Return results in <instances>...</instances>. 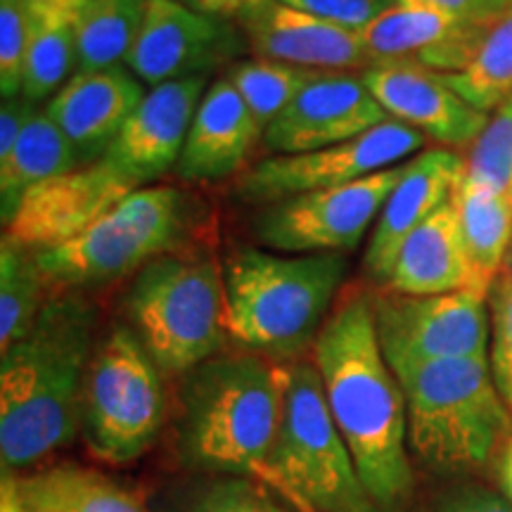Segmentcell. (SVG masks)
<instances>
[{"instance_id": "cell-1", "label": "cell", "mask_w": 512, "mask_h": 512, "mask_svg": "<svg viewBox=\"0 0 512 512\" xmlns=\"http://www.w3.org/2000/svg\"><path fill=\"white\" fill-rule=\"evenodd\" d=\"M337 430L377 508H392L413 489L406 396L384 358L370 292L347 290L313 344Z\"/></svg>"}, {"instance_id": "cell-2", "label": "cell", "mask_w": 512, "mask_h": 512, "mask_svg": "<svg viewBox=\"0 0 512 512\" xmlns=\"http://www.w3.org/2000/svg\"><path fill=\"white\" fill-rule=\"evenodd\" d=\"M98 311L79 292L53 294L34 328L0 356V460L15 475L81 434V396Z\"/></svg>"}, {"instance_id": "cell-3", "label": "cell", "mask_w": 512, "mask_h": 512, "mask_svg": "<svg viewBox=\"0 0 512 512\" xmlns=\"http://www.w3.org/2000/svg\"><path fill=\"white\" fill-rule=\"evenodd\" d=\"M176 446L190 467L261 475L283 418L285 363L240 351L181 375Z\"/></svg>"}, {"instance_id": "cell-4", "label": "cell", "mask_w": 512, "mask_h": 512, "mask_svg": "<svg viewBox=\"0 0 512 512\" xmlns=\"http://www.w3.org/2000/svg\"><path fill=\"white\" fill-rule=\"evenodd\" d=\"M230 339L273 361L313 349L347 275L344 254H283L235 247L223 261Z\"/></svg>"}, {"instance_id": "cell-5", "label": "cell", "mask_w": 512, "mask_h": 512, "mask_svg": "<svg viewBox=\"0 0 512 512\" xmlns=\"http://www.w3.org/2000/svg\"><path fill=\"white\" fill-rule=\"evenodd\" d=\"M408 413V446L441 472L475 470L512 437V413L489 358H448L394 370Z\"/></svg>"}, {"instance_id": "cell-6", "label": "cell", "mask_w": 512, "mask_h": 512, "mask_svg": "<svg viewBox=\"0 0 512 512\" xmlns=\"http://www.w3.org/2000/svg\"><path fill=\"white\" fill-rule=\"evenodd\" d=\"M197 204L174 185H147L124 197L79 238L36 252L53 294L100 290L136 275L159 256L183 252Z\"/></svg>"}, {"instance_id": "cell-7", "label": "cell", "mask_w": 512, "mask_h": 512, "mask_svg": "<svg viewBox=\"0 0 512 512\" xmlns=\"http://www.w3.org/2000/svg\"><path fill=\"white\" fill-rule=\"evenodd\" d=\"M126 325L164 375H185L223 354V268L200 254H166L133 275L124 294Z\"/></svg>"}, {"instance_id": "cell-8", "label": "cell", "mask_w": 512, "mask_h": 512, "mask_svg": "<svg viewBox=\"0 0 512 512\" xmlns=\"http://www.w3.org/2000/svg\"><path fill=\"white\" fill-rule=\"evenodd\" d=\"M256 477L268 479L316 512L375 510L332 418L313 361L285 363L283 418L268 465Z\"/></svg>"}, {"instance_id": "cell-9", "label": "cell", "mask_w": 512, "mask_h": 512, "mask_svg": "<svg viewBox=\"0 0 512 512\" xmlns=\"http://www.w3.org/2000/svg\"><path fill=\"white\" fill-rule=\"evenodd\" d=\"M169 396L162 368L126 323L95 344L81 396V437L95 458L126 465L143 458L162 432Z\"/></svg>"}, {"instance_id": "cell-10", "label": "cell", "mask_w": 512, "mask_h": 512, "mask_svg": "<svg viewBox=\"0 0 512 512\" xmlns=\"http://www.w3.org/2000/svg\"><path fill=\"white\" fill-rule=\"evenodd\" d=\"M406 162L356 183L304 192L266 204L252 219L259 247L283 254H347L382 214Z\"/></svg>"}, {"instance_id": "cell-11", "label": "cell", "mask_w": 512, "mask_h": 512, "mask_svg": "<svg viewBox=\"0 0 512 512\" xmlns=\"http://www.w3.org/2000/svg\"><path fill=\"white\" fill-rule=\"evenodd\" d=\"M370 299L380 347L392 370L448 358H489V294L482 290L427 297L380 290Z\"/></svg>"}, {"instance_id": "cell-12", "label": "cell", "mask_w": 512, "mask_h": 512, "mask_svg": "<svg viewBox=\"0 0 512 512\" xmlns=\"http://www.w3.org/2000/svg\"><path fill=\"white\" fill-rule=\"evenodd\" d=\"M425 140L413 126L389 119L347 143L302 155H271L261 159L240 176L233 195L242 204L266 207L304 192L339 188L401 164L418 152Z\"/></svg>"}, {"instance_id": "cell-13", "label": "cell", "mask_w": 512, "mask_h": 512, "mask_svg": "<svg viewBox=\"0 0 512 512\" xmlns=\"http://www.w3.org/2000/svg\"><path fill=\"white\" fill-rule=\"evenodd\" d=\"M249 43L235 19L190 10L178 0H145V17L126 67L145 86L209 76L242 60Z\"/></svg>"}, {"instance_id": "cell-14", "label": "cell", "mask_w": 512, "mask_h": 512, "mask_svg": "<svg viewBox=\"0 0 512 512\" xmlns=\"http://www.w3.org/2000/svg\"><path fill=\"white\" fill-rule=\"evenodd\" d=\"M136 190H140L138 185L105 159L79 166L29 190L5 226L3 238L31 252L55 249L86 233L114 204Z\"/></svg>"}, {"instance_id": "cell-15", "label": "cell", "mask_w": 512, "mask_h": 512, "mask_svg": "<svg viewBox=\"0 0 512 512\" xmlns=\"http://www.w3.org/2000/svg\"><path fill=\"white\" fill-rule=\"evenodd\" d=\"M361 74L330 72L309 83L264 131L271 155H302L347 143L389 121Z\"/></svg>"}, {"instance_id": "cell-16", "label": "cell", "mask_w": 512, "mask_h": 512, "mask_svg": "<svg viewBox=\"0 0 512 512\" xmlns=\"http://www.w3.org/2000/svg\"><path fill=\"white\" fill-rule=\"evenodd\" d=\"M235 22L254 57L320 72H366L370 67L361 31L342 27L285 0H254Z\"/></svg>"}, {"instance_id": "cell-17", "label": "cell", "mask_w": 512, "mask_h": 512, "mask_svg": "<svg viewBox=\"0 0 512 512\" xmlns=\"http://www.w3.org/2000/svg\"><path fill=\"white\" fill-rule=\"evenodd\" d=\"M209 83V76H192L150 88L121 128L105 162L138 188L174 171Z\"/></svg>"}, {"instance_id": "cell-18", "label": "cell", "mask_w": 512, "mask_h": 512, "mask_svg": "<svg viewBox=\"0 0 512 512\" xmlns=\"http://www.w3.org/2000/svg\"><path fill=\"white\" fill-rule=\"evenodd\" d=\"M491 17L463 22L434 10L396 3L361 29V38L370 67L403 64L434 74H456L472 62Z\"/></svg>"}, {"instance_id": "cell-19", "label": "cell", "mask_w": 512, "mask_h": 512, "mask_svg": "<svg viewBox=\"0 0 512 512\" xmlns=\"http://www.w3.org/2000/svg\"><path fill=\"white\" fill-rule=\"evenodd\" d=\"M361 81L389 117L413 126L439 145L472 147L491 119V114L475 110L425 69L373 64L361 72Z\"/></svg>"}, {"instance_id": "cell-20", "label": "cell", "mask_w": 512, "mask_h": 512, "mask_svg": "<svg viewBox=\"0 0 512 512\" xmlns=\"http://www.w3.org/2000/svg\"><path fill=\"white\" fill-rule=\"evenodd\" d=\"M143 86L124 64L74 74L46 102L48 117L74 145L81 166L105 159L121 128L143 102L147 93Z\"/></svg>"}, {"instance_id": "cell-21", "label": "cell", "mask_w": 512, "mask_h": 512, "mask_svg": "<svg viewBox=\"0 0 512 512\" xmlns=\"http://www.w3.org/2000/svg\"><path fill=\"white\" fill-rule=\"evenodd\" d=\"M463 176L465 159L446 147H434L408 159L399 185L377 216L366 249V273L375 285H387L403 242L446 202H451L453 190Z\"/></svg>"}, {"instance_id": "cell-22", "label": "cell", "mask_w": 512, "mask_h": 512, "mask_svg": "<svg viewBox=\"0 0 512 512\" xmlns=\"http://www.w3.org/2000/svg\"><path fill=\"white\" fill-rule=\"evenodd\" d=\"M264 128L226 76L209 83L174 169L185 183H216L235 176L254 152Z\"/></svg>"}, {"instance_id": "cell-23", "label": "cell", "mask_w": 512, "mask_h": 512, "mask_svg": "<svg viewBox=\"0 0 512 512\" xmlns=\"http://www.w3.org/2000/svg\"><path fill=\"white\" fill-rule=\"evenodd\" d=\"M470 287L482 290L467 256L458 209L451 197V202H446L437 214H432L408 235L396 254L387 285L380 290L427 297V294H446L470 290Z\"/></svg>"}, {"instance_id": "cell-24", "label": "cell", "mask_w": 512, "mask_h": 512, "mask_svg": "<svg viewBox=\"0 0 512 512\" xmlns=\"http://www.w3.org/2000/svg\"><path fill=\"white\" fill-rule=\"evenodd\" d=\"M22 512H147L124 484L91 467L60 463L34 475L17 477Z\"/></svg>"}, {"instance_id": "cell-25", "label": "cell", "mask_w": 512, "mask_h": 512, "mask_svg": "<svg viewBox=\"0 0 512 512\" xmlns=\"http://www.w3.org/2000/svg\"><path fill=\"white\" fill-rule=\"evenodd\" d=\"M86 0H31V29L24 98L48 102L79 67V15Z\"/></svg>"}, {"instance_id": "cell-26", "label": "cell", "mask_w": 512, "mask_h": 512, "mask_svg": "<svg viewBox=\"0 0 512 512\" xmlns=\"http://www.w3.org/2000/svg\"><path fill=\"white\" fill-rule=\"evenodd\" d=\"M453 204L477 285L489 292L505 271L512 247V192H498L463 176L453 190Z\"/></svg>"}, {"instance_id": "cell-27", "label": "cell", "mask_w": 512, "mask_h": 512, "mask_svg": "<svg viewBox=\"0 0 512 512\" xmlns=\"http://www.w3.org/2000/svg\"><path fill=\"white\" fill-rule=\"evenodd\" d=\"M79 155L60 126L48 117L46 110H38L12 155L0 164V219L8 226L12 216L29 190L79 169Z\"/></svg>"}, {"instance_id": "cell-28", "label": "cell", "mask_w": 512, "mask_h": 512, "mask_svg": "<svg viewBox=\"0 0 512 512\" xmlns=\"http://www.w3.org/2000/svg\"><path fill=\"white\" fill-rule=\"evenodd\" d=\"M479 112L494 114L512 98V5L491 17L475 57L463 72L437 74Z\"/></svg>"}, {"instance_id": "cell-29", "label": "cell", "mask_w": 512, "mask_h": 512, "mask_svg": "<svg viewBox=\"0 0 512 512\" xmlns=\"http://www.w3.org/2000/svg\"><path fill=\"white\" fill-rule=\"evenodd\" d=\"M145 0H86L79 15V72L124 67L136 46Z\"/></svg>"}, {"instance_id": "cell-30", "label": "cell", "mask_w": 512, "mask_h": 512, "mask_svg": "<svg viewBox=\"0 0 512 512\" xmlns=\"http://www.w3.org/2000/svg\"><path fill=\"white\" fill-rule=\"evenodd\" d=\"M53 297L36 252L10 238L0 242V354L34 328L38 313Z\"/></svg>"}, {"instance_id": "cell-31", "label": "cell", "mask_w": 512, "mask_h": 512, "mask_svg": "<svg viewBox=\"0 0 512 512\" xmlns=\"http://www.w3.org/2000/svg\"><path fill=\"white\" fill-rule=\"evenodd\" d=\"M320 69H306L297 64L266 60V57H242L226 69V79L245 100L249 112L264 128L285 110L290 102L313 81L323 79Z\"/></svg>"}, {"instance_id": "cell-32", "label": "cell", "mask_w": 512, "mask_h": 512, "mask_svg": "<svg viewBox=\"0 0 512 512\" xmlns=\"http://www.w3.org/2000/svg\"><path fill=\"white\" fill-rule=\"evenodd\" d=\"M176 512H316L256 475H219L195 484Z\"/></svg>"}, {"instance_id": "cell-33", "label": "cell", "mask_w": 512, "mask_h": 512, "mask_svg": "<svg viewBox=\"0 0 512 512\" xmlns=\"http://www.w3.org/2000/svg\"><path fill=\"white\" fill-rule=\"evenodd\" d=\"M465 176L498 192H512V98L491 114L482 136L470 147Z\"/></svg>"}, {"instance_id": "cell-34", "label": "cell", "mask_w": 512, "mask_h": 512, "mask_svg": "<svg viewBox=\"0 0 512 512\" xmlns=\"http://www.w3.org/2000/svg\"><path fill=\"white\" fill-rule=\"evenodd\" d=\"M34 29L31 0H0V93L3 100L24 91V72Z\"/></svg>"}, {"instance_id": "cell-35", "label": "cell", "mask_w": 512, "mask_h": 512, "mask_svg": "<svg viewBox=\"0 0 512 512\" xmlns=\"http://www.w3.org/2000/svg\"><path fill=\"white\" fill-rule=\"evenodd\" d=\"M489 366L496 389L512 413V275L501 273L489 290Z\"/></svg>"}, {"instance_id": "cell-36", "label": "cell", "mask_w": 512, "mask_h": 512, "mask_svg": "<svg viewBox=\"0 0 512 512\" xmlns=\"http://www.w3.org/2000/svg\"><path fill=\"white\" fill-rule=\"evenodd\" d=\"M285 3L297 5V8L342 24V27L361 31L370 22H375L382 12L396 5V0H285Z\"/></svg>"}, {"instance_id": "cell-37", "label": "cell", "mask_w": 512, "mask_h": 512, "mask_svg": "<svg viewBox=\"0 0 512 512\" xmlns=\"http://www.w3.org/2000/svg\"><path fill=\"white\" fill-rule=\"evenodd\" d=\"M36 114L38 105L29 98H24V95L3 100V107H0V164L12 155L19 138H22L24 128L29 126V121Z\"/></svg>"}, {"instance_id": "cell-38", "label": "cell", "mask_w": 512, "mask_h": 512, "mask_svg": "<svg viewBox=\"0 0 512 512\" xmlns=\"http://www.w3.org/2000/svg\"><path fill=\"white\" fill-rule=\"evenodd\" d=\"M434 512H512V503L486 489H460L448 496Z\"/></svg>"}, {"instance_id": "cell-39", "label": "cell", "mask_w": 512, "mask_h": 512, "mask_svg": "<svg viewBox=\"0 0 512 512\" xmlns=\"http://www.w3.org/2000/svg\"><path fill=\"white\" fill-rule=\"evenodd\" d=\"M396 3L408 5V8L434 10L453 19H463V22H467V19L491 17L486 15L479 0H396Z\"/></svg>"}, {"instance_id": "cell-40", "label": "cell", "mask_w": 512, "mask_h": 512, "mask_svg": "<svg viewBox=\"0 0 512 512\" xmlns=\"http://www.w3.org/2000/svg\"><path fill=\"white\" fill-rule=\"evenodd\" d=\"M178 3L188 5L190 10L204 12V15L235 19L254 0H178Z\"/></svg>"}, {"instance_id": "cell-41", "label": "cell", "mask_w": 512, "mask_h": 512, "mask_svg": "<svg viewBox=\"0 0 512 512\" xmlns=\"http://www.w3.org/2000/svg\"><path fill=\"white\" fill-rule=\"evenodd\" d=\"M0 512H22L15 475H10V472H3V484H0Z\"/></svg>"}, {"instance_id": "cell-42", "label": "cell", "mask_w": 512, "mask_h": 512, "mask_svg": "<svg viewBox=\"0 0 512 512\" xmlns=\"http://www.w3.org/2000/svg\"><path fill=\"white\" fill-rule=\"evenodd\" d=\"M498 479H501L505 498L512 503V437L508 439V444L503 446L501 463H498Z\"/></svg>"}, {"instance_id": "cell-43", "label": "cell", "mask_w": 512, "mask_h": 512, "mask_svg": "<svg viewBox=\"0 0 512 512\" xmlns=\"http://www.w3.org/2000/svg\"><path fill=\"white\" fill-rule=\"evenodd\" d=\"M479 3H482L486 15H498V12H503L508 5H512V0H479Z\"/></svg>"}, {"instance_id": "cell-44", "label": "cell", "mask_w": 512, "mask_h": 512, "mask_svg": "<svg viewBox=\"0 0 512 512\" xmlns=\"http://www.w3.org/2000/svg\"><path fill=\"white\" fill-rule=\"evenodd\" d=\"M505 273L512 275V247H510V254H508V261H505Z\"/></svg>"}]
</instances>
